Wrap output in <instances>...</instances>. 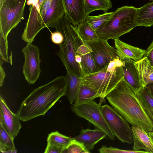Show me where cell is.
<instances>
[{
    "mask_svg": "<svg viewBox=\"0 0 153 153\" xmlns=\"http://www.w3.org/2000/svg\"><path fill=\"white\" fill-rule=\"evenodd\" d=\"M68 84L66 76H59L35 89L24 100L17 112L20 120L27 122L44 115L62 97L65 96Z\"/></svg>",
    "mask_w": 153,
    "mask_h": 153,
    "instance_id": "obj_1",
    "label": "cell"
},
{
    "mask_svg": "<svg viewBox=\"0 0 153 153\" xmlns=\"http://www.w3.org/2000/svg\"><path fill=\"white\" fill-rule=\"evenodd\" d=\"M106 97L113 108L132 126L140 127L147 132L153 131V122L137 95L124 78Z\"/></svg>",
    "mask_w": 153,
    "mask_h": 153,
    "instance_id": "obj_2",
    "label": "cell"
},
{
    "mask_svg": "<svg viewBox=\"0 0 153 153\" xmlns=\"http://www.w3.org/2000/svg\"><path fill=\"white\" fill-rule=\"evenodd\" d=\"M77 26L74 25L67 15L61 18L55 28L63 36L62 42L59 45L56 54L64 66L66 71L73 75L81 77L82 73L79 65L76 61L77 50L82 39L77 31Z\"/></svg>",
    "mask_w": 153,
    "mask_h": 153,
    "instance_id": "obj_3",
    "label": "cell"
},
{
    "mask_svg": "<svg viewBox=\"0 0 153 153\" xmlns=\"http://www.w3.org/2000/svg\"><path fill=\"white\" fill-rule=\"evenodd\" d=\"M123 62L117 56L102 70L81 77L82 83L103 99L124 78Z\"/></svg>",
    "mask_w": 153,
    "mask_h": 153,
    "instance_id": "obj_4",
    "label": "cell"
},
{
    "mask_svg": "<svg viewBox=\"0 0 153 153\" xmlns=\"http://www.w3.org/2000/svg\"><path fill=\"white\" fill-rule=\"evenodd\" d=\"M138 8L125 6L117 9L105 22L96 30L100 38L114 40L137 27L135 21Z\"/></svg>",
    "mask_w": 153,
    "mask_h": 153,
    "instance_id": "obj_5",
    "label": "cell"
},
{
    "mask_svg": "<svg viewBox=\"0 0 153 153\" xmlns=\"http://www.w3.org/2000/svg\"><path fill=\"white\" fill-rule=\"evenodd\" d=\"M27 1L5 0L0 7V41L8 43L9 34L24 19Z\"/></svg>",
    "mask_w": 153,
    "mask_h": 153,
    "instance_id": "obj_6",
    "label": "cell"
},
{
    "mask_svg": "<svg viewBox=\"0 0 153 153\" xmlns=\"http://www.w3.org/2000/svg\"><path fill=\"white\" fill-rule=\"evenodd\" d=\"M101 105L94 100L79 104L71 105L72 111L78 117L87 120L107 135V138L114 140L115 136L106 121L102 112Z\"/></svg>",
    "mask_w": 153,
    "mask_h": 153,
    "instance_id": "obj_7",
    "label": "cell"
},
{
    "mask_svg": "<svg viewBox=\"0 0 153 153\" xmlns=\"http://www.w3.org/2000/svg\"><path fill=\"white\" fill-rule=\"evenodd\" d=\"M104 118L112 132L123 143H133L131 128L128 123L113 108L107 104L101 105Z\"/></svg>",
    "mask_w": 153,
    "mask_h": 153,
    "instance_id": "obj_8",
    "label": "cell"
},
{
    "mask_svg": "<svg viewBox=\"0 0 153 153\" xmlns=\"http://www.w3.org/2000/svg\"><path fill=\"white\" fill-rule=\"evenodd\" d=\"M25 58L22 72L30 85L34 84L38 79L41 72L40 49L31 43H27L22 50Z\"/></svg>",
    "mask_w": 153,
    "mask_h": 153,
    "instance_id": "obj_9",
    "label": "cell"
},
{
    "mask_svg": "<svg viewBox=\"0 0 153 153\" xmlns=\"http://www.w3.org/2000/svg\"><path fill=\"white\" fill-rule=\"evenodd\" d=\"M84 42L90 50L97 71L104 68L117 56L116 49L109 45L107 40L99 38L95 41Z\"/></svg>",
    "mask_w": 153,
    "mask_h": 153,
    "instance_id": "obj_10",
    "label": "cell"
},
{
    "mask_svg": "<svg viewBox=\"0 0 153 153\" xmlns=\"http://www.w3.org/2000/svg\"><path fill=\"white\" fill-rule=\"evenodd\" d=\"M39 0H27L29 6V14L24 31L22 36L23 40L27 43H32L37 35L46 27L40 14Z\"/></svg>",
    "mask_w": 153,
    "mask_h": 153,
    "instance_id": "obj_11",
    "label": "cell"
},
{
    "mask_svg": "<svg viewBox=\"0 0 153 153\" xmlns=\"http://www.w3.org/2000/svg\"><path fill=\"white\" fill-rule=\"evenodd\" d=\"M20 119L16 114L9 108L3 97H0V124L13 140L22 128Z\"/></svg>",
    "mask_w": 153,
    "mask_h": 153,
    "instance_id": "obj_12",
    "label": "cell"
},
{
    "mask_svg": "<svg viewBox=\"0 0 153 153\" xmlns=\"http://www.w3.org/2000/svg\"><path fill=\"white\" fill-rule=\"evenodd\" d=\"M85 0H62L65 13L72 24L77 26L86 17L85 11Z\"/></svg>",
    "mask_w": 153,
    "mask_h": 153,
    "instance_id": "obj_13",
    "label": "cell"
},
{
    "mask_svg": "<svg viewBox=\"0 0 153 153\" xmlns=\"http://www.w3.org/2000/svg\"><path fill=\"white\" fill-rule=\"evenodd\" d=\"M107 137L106 134L100 129H82L79 134L73 138L82 143L85 149L90 152L96 144L101 140Z\"/></svg>",
    "mask_w": 153,
    "mask_h": 153,
    "instance_id": "obj_14",
    "label": "cell"
},
{
    "mask_svg": "<svg viewBox=\"0 0 153 153\" xmlns=\"http://www.w3.org/2000/svg\"><path fill=\"white\" fill-rule=\"evenodd\" d=\"M116 52L119 59H131L137 62L144 56L146 50L126 43L118 39L114 40Z\"/></svg>",
    "mask_w": 153,
    "mask_h": 153,
    "instance_id": "obj_15",
    "label": "cell"
},
{
    "mask_svg": "<svg viewBox=\"0 0 153 153\" xmlns=\"http://www.w3.org/2000/svg\"><path fill=\"white\" fill-rule=\"evenodd\" d=\"M122 68L124 78L134 93L137 95L143 88L140 82L134 61L129 59H124Z\"/></svg>",
    "mask_w": 153,
    "mask_h": 153,
    "instance_id": "obj_16",
    "label": "cell"
},
{
    "mask_svg": "<svg viewBox=\"0 0 153 153\" xmlns=\"http://www.w3.org/2000/svg\"><path fill=\"white\" fill-rule=\"evenodd\" d=\"M134 143L133 149H143L148 153H153V144L148 132L141 127L132 126L131 127Z\"/></svg>",
    "mask_w": 153,
    "mask_h": 153,
    "instance_id": "obj_17",
    "label": "cell"
},
{
    "mask_svg": "<svg viewBox=\"0 0 153 153\" xmlns=\"http://www.w3.org/2000/svg\"><path fill=\"white\" fill-rule=\"evenodd\" d=\"M65 14L62 0H54L43 18V23L46 27L55 28Z\"/></svg>",
    "mask_w": 153,
    "mask_h": 153,
    "instance_id": "obj_18",
    "label": "cell"
},
{
    "mask_svg": "<svg viewBox=\"0 0 153 153\" xmlns=\"http://www.w3.org/2000/svg\"><path fill=\"white\" fill-rule=\"evenodd\" d=\"M77 53L81 57L80 66L83 76L97 71L94 61L91 54L90 50L87 45L82 39L78 48Z\"/></svg>",
    "mask_w": 153,
    "mask_h": 153,
    "instance_id": "obj_19",
    "label": "cell"
},
{
    "mask_svg": "<svg viewBox=\"0 0 153 153\" xmlns=\"http://www.w3.org/2000/svg\"><path fill=\"white\" fill-rule=\"evenodd\" d=\"M134 65L143 87L153 83V66L148 57L145 56L138 61L134 62Z\"/></svg>",
    "mask_w": 153,
    "mask_h": 153,
    "instance_id": "obj_20",
    "label": "cell"
},
{
    "mask_svg": "<svg viewBox=\"0 0 153 153\" xmlns=\"http://www.w3.org/2000/svg\"><path fill=\"white\" fill-rule=\"evenodd\" d=\"M135 22L137 27H147L153 25V1L138 8Z\"/></svg>",
    "mask_w": 153,
    "mask_h": 153,
    "instance_id": "obj_21",
    "label": "cell"
},
{
    "mask_svg": "<svg viewBox=\"0 0 153 153\" xmlns=\"http://www.w3.org/2000/svg\"><path fill=\"white\" fill-rule=\"evenodd\" d=\"M68 84L65 96L71 105L74 102L82 82L80 77L76 76L66 71Z\"/></svg>",
    "mask_w": 153,
    "mask_h": 153,
    "instance_id": "obj_22",
    "label": "cell"
},
{
    "mask_svg": "<svg viewBox=\"0 0 153 153\" xmlns=\"http://www.w3.org/2000/svg\"><path fill=\"white\" fill-rule=\"evenodd\" d=\"M112 7V3L110 0H85V13L87 16L95 10H100L106 13Z\"/></svg>",
    "mask_w": 153,
    "mask_h": 153,
    "instance_id": "obj_23",
    "label": "cell"
},
{
    "mask_svg": "<svg viewBox=\"0 0 153 153\" xmlns=\"http://www.w3.org/2000/svg\"><path fill=\"white\" fill-rule=\"evenodd\" d=\"M98 97V95L94 91L82 82L74 103H83L94 100Z\"/></svg>",
    "mask_w": 153,
    "mask_h": 153,
    "instance_id": "obj_24",
    "label": "cell"
},
{
    "mask_svg": "<svg viewBox=\"0 0 153 153\" xmlns=\"http://www.w3.org/2000/svg\"><path fill=\"white\" fill-rule=\"evenodd\" d=\"M148 116L153 122V98L148 89L143 87L137 94Z\"/></svg>",
    "mask_w": 153,
    "mask_h": 153,
    "instance_id": "obj_25",
    "label": "cell"
},
{
    "mask_svg": "<svg viewBox=\"0 0 153 153\" xmlns=\"http://www.w3.org/2000/svg\"><path fill=\"white\" fill-rule=\"evenodd\" d=\"M77 29L79 35L84 41H95L100 38L96 30L85 21L79 24Z\"/></svg>",
    "mask_w": 153,
    "mask_h": 153,
    "instance_id": "obj_26",
    "label": "cell"
},
{
    "mask_svg": "<svg viewBox=\"0 0 153 153\" xmlns=\"http://www.w3.org/2000/svg\"><path fill=\"white\" fill-rule=\"evenodd\" d=\"M15 147L13 139L0 124V151L13 153Z\"/></svg>",
    "mask_w": 153,
    "mask_h": 153,
    "instance_id": "obj_27",
    "label": "cell"
},
{
    "mask_svg": "<svg viewBox=\"0 0 153 153\" xmlns=\"http://www.w3.org/2000/svg\"><path fill=\"white\" fill-rule=\"evenodd\" d=\"M72 138L66 136L58 131L53 132L48 134L47 139V143L65 148L69 144Z\"/></svg>",
    "mask_w": 153,
    "mask_h": 153,
    "instance_id": "obj_28",
    "label": "cell"
},
{
    "mask_svg": "<svg viewBox=\"0 0 153 153\" xmlns=\"http://www.w3.org/2000/svg\"><path fill=\"white\" fill-rule=\"evenodd\" d=\"M114 12H106L96 16L86 17L85 21L96 30L107 22L113 15Z\"/></svg>",
    "mask_w": 153,
    "mask_h": 153,
    "instance_id": "obj_29",
    "label": "cell"
},
{
    "mask_svg": "<svg viewBox=\"0 0 153 153\" xmlns=\"http://www.w3.org/2000/svg\"><path fill=\"white\" fill-rule=\"evenodd\" d=\"M83 145L81 143L74 139L72 140L69 144L64 149L62 153H88Z\"/></svg>",
    "mask_w": 153,
    "mask_h": 153,
    "instance_id": "obj_30",
    "label": "cell"
},
{
    "mask_svg": "<svg viewBox=\"0 0 153 153\" xmlns=\"http://www.w3.org/2000/svg\"><path fill=\"white\" fill-rule=\"evenodd\" d=\"M100 153H148L146 151L138 150H128L120 149L112 146L109 147L103 146L99 149Z\"/></svg>",
    "mask_w": 153,
    "mask_h": 153,
    "instance_id": "obj_31",
    "label": "cell"
},
{
    "mask_svg": "<svg viewBox=\"0 0 153 153\" xmlns=\"http://www.w3.org/2000/svg\"><path fill=\"white\" fill-rule=\"evenodd\" d=\"M63 39V35L59 31H56L51 33V40L52 42L55 44L59 45L61 44L62 42Z\"/></svg>",
    "mask_w": 153,
    "mask_h": 153,
    "instance_id": "obj_32",
    "label": "cell"
},
{
    "mask_svg": "<svg viewBox=\"0 0 153 153\" xmlns=\"http://www.w3.org/2000/svg\"><path fill=\"white\" fill-rule=\"evenodd\" d=\"M65 149L55 145L47 144L45 153H62Z\"/></svg>",
    "mask_w": 153,
    "mask_h": 153,
    "instance_id": "obj_33",
    "label": "cell"
},
{
    "mask_svg": "<svg viewBox=\"0 0 153 153\" xmlns=\"http://www.w3.org/2000/svg\"><path fill=\"white\" fill-rule=\"evenodd\" d=\"M54 0H44L40 7V14L42 19L47 10L51 6Z\"/></svg>",
    "mask_w": 153,
    "mask_h": 153,
    "instance_id": "obj_34",
    "label": "cell"
},
{
    "mask_svg": "<svg viewBox=\"0 0 153 153\" xmlns=\"http://www.w3.org/2000/svg\"><path fill=\"white\" fill-rule=\"evenodd\" d=\"M0 87H1L4 83V79L6 76V74L2 65H0Z\"/></svg>",
    "mask_w": 153,
    "mask_h": 153,
    "instance_id": "obj_35",
    "label": "cell"
},
{
    "mask_svg": "<svg viewBox=\"0 0 153 153\" xmlns=\"http://www.w3.org/2000/svg\"><path fill=\"white\" fill-rule=\"evenodd\" d=\"M147 57L149 60L151 65L153 66V49L150 52Z\"/></svg>",
    "mask_w": 153,
    "mask_h": 153,
    "instance_id": "obj_36",
    "label": "cell"
},
{
    "mask_svg": "<svg viewBox=\"0 0 153 153\" xmlns=\"http://www.w3.org/2000/svg\"><path fill=\"white\" fill-rule=\"evenodd\" d=\"M153 49V41L152 42L150 45L148 47L146 50V52L144 55V57H147L150 52Z\"/></svg>",
    "mask_w": 153,
    "mask_h": 153,
    "instance_id": "obj_37",
    "label": "cell"
},
{
    "mask_svg": "<svg viewBox=\"0 0 153 153\" xmlns=\"http://www.w3.org/2000/svg\"><path fill=\"white\" fill-rule=\"evenodd\" d=\"M146 87L148 89L150 94L153 98V83L149 84Z\"/></svg>",
    "mask_w": 153,
    "mask_h": 153,
    "instance_id": "obj_38",
    "label": "cell"
},
{
    "mask_svg": "<svg viewBox=\"0 0 153 153\" xmlns=\"http://www.w3.org/2000/svg\"><path fill=\"white\" fill-rule=\"evenodd\" d=\"M148 134L153 144V131L148 132Z\"/></svg>",
    "mask_w": 153,
    "mask_h": 153,
    "instance_id": "obj_39",
    "label": "cell"
},
{
    "mask_svg": "<svg viewBox=\"0 0 153 153\" xmlns=\"http://www.w3.org/2000/svg\"><path fill=\"white\" fill-rule=\"evenodd\" d=\"M44 1V0H39V4L40 7L41 6Z\"/></svg>",
    "mask_w": 153,
    "mask_h": 153,
    "instance_id": "obj_40",
    "label": "cell"
},
{
    "mask_svg": "<svg viewBox=\"0 0 153 153\" xmlns=\"http://www.w3.org/2000/svg\"><path fill=\"white\" fill-rule=\"evenodd\" d=\"M5 0H0V7L2 5L3 2Z\"/></svg>",
    "mask_w": 153,
    "mask_h": 153,
    "instance_id": "obj_41",
    "label": "cell"
},
{
    "mask_svg": "<svg viewBox=\"0 0 153 153\" xmlns=\"http://www.w3.org/2000/svg\"><path fill=\"white\" fill-rule=\"evenodd\" d=\"M150 1H153V0H149Z\"/></svg>",
    "mask_w": 153,
    "mask_h": 153,
    "instance_id": "obj_42",
    "label": "cell"
},
{
    "mask_svg": "<svg viewBox=\"0 0 153 153\" xmlns=\"http://www.w3.org/2000/svg\"><path fill=\"white\" fill-rule=\"evenodd\" d=\"M14 0L16 1H17L18 0Z\"/></svg>",
    "mask_w": 153,
    "mask_h": 153,
    "instance_id": "obj_43",
    "label": "cell"
}]
</instances>
